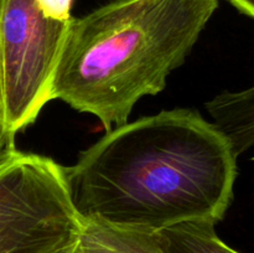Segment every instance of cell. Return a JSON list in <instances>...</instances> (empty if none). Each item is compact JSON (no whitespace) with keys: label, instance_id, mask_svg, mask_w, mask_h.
I'll return each instance as SVG.
<instances>
[{"label":"cell","instance_id":"cell-6","mask_svg":"<svg viewBox=\"0 0 254 253\" xmlns=\"http://www.w3.org/2000/svg\"><path fill=\"white\" fill-rule=\"evenodd\" d=\"M78 248L82 253H165L155 233L112 227L82 220Z\"/></svg>","mask_w":254,"mask_h":253},{"label":"cell","instance_id":"cell-8","mask_svg":"<svg viewBox=\"0 0 254 253\" xmlns=\"http://www.w3.org/2000/svg\"><path fill=\"white\" fill-rule=\"evenodd\" d=\"M40 11L46 17L57 21H68L72 19V0H35Z\"/></svg>","mask_w":254,"mask_h":253},{"label":"cell","instance_id":"cell-4","mask_svg":"<svg viewBox=\"0 0 254 253\" xmlns=\"http://www.w3.org/2000/svg\"><path fill=\"white\" fill-rule=\"evenodd\" d=\"M69 21L46 17L35 0H0V107L12 135L51 101Z\"/></svg>","mask_w":254,"mask_h":253},{"label":"cell","instance_id":"cell-7","mask_svg":"<svg viewBox=\"0 0 254 253\" xmlns=\"http://www.w3.org/2000/svg\"><path fill=\"white\" fill-rule=\"evenodd\" d=\"M213 223L184 222L155 232L165 253H240L220 240Z\"/></svg>","mask_w":254,"mask_h":253},{"label":"cell","instance_id":"cell-5","mask_svg":"<svg viewBox=\"0 0 254 253\" xmlns=\"http://www.w3.org/2000/svg\"><path fill=\"white\" fill-rule=\"evenodd\" d=\"M206 107L237 158L254 146V86L240 92H223Z\"/></svg>","mask_w":254,"mask_h":253},{"label":"cell","instance_id":"cell-3","mask_svg":"<svg viewBox=\"0 0 254 253\" xmlns=\"http://www.w3.org/2000/svg\"><path fill=\"white\" fill-rule=\"evenodd\" d=\"M82 226L64 168L15 146L0 153V253H69Z\"/></svg>","mask_w":254,"mask_h":253},{"label":"cell","instance_id":"cell-9","mask_svg":"<svg viewBox=\"0 0 254 253\" xmlns=\"http://www.w3.org/2000/svg\"><path fill=\"white\" fill-rule=\"evenodd\" d=\"M14 139L15 135H12L6 128V124H5L4 118H2V112L1 107H0V153L6 149L14 148Z\"/></svg>","mask_w":254,"mask_h":253},{"label":"cell","instance_id":"cell-1","mask_svg":"<svg viewBox=\"0 0 254 253\" xmlns=\"http://www.w3.org/2000/svg\"><path fill=\"white\" fill-rule=\"evenodd\" d=\"M79 217L155 233L223 220L237 156L217 126L190 109L163 111L109 130L64 168Z\"/></svg>","mask_w":254,"mask_h":253},{"label":"cell","instance_id":"cell-2","mask_svg":"<svg viewBox=\"0 0 254 253\" xmlns=\"http://www.w3.org/2000/svg\"><path fill=\"white\" fill-rule=\"evenodd\" d=\"M218 0H114L69 21L51 99L93 114L108 130L155 96L197 42Z\"/></svg>","mask_w":254,"mask_h":253},{"label":"cell","instance_id":"cell-10","mask_svg":"<svg viewBox=\"0 0 254 253\" xmlns=\"http://www.w3.org/2000/svg\"><path fill=\"white\" fill-rule=\"evenodd\" d=\"M238 11L254 19V0H228Z\"/></svg>","mask_w":254,"mask_h":253},{"label":"cell","instance_id":"cell-11","mask_svg":"<svg viewBox=\"0 0 254 253\" xmlns=\"http://www.w3.org/2000/svg\"><path fill=\"white\" fill-rule=\"evenodd\" d=\"M69 253H82V252H81V250H79V248H78V246H77V247L74 248V250L72 251V252H69Z\"/></svg>","mask_w":254,"mask_h":253}]
</instances>
